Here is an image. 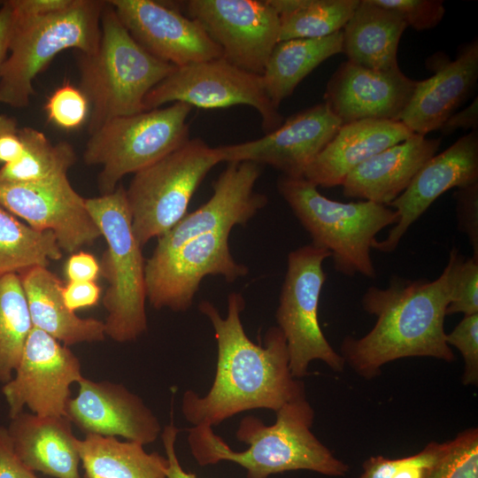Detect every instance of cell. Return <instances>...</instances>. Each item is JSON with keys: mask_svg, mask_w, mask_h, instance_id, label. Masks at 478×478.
<instances>
[{"mask_svg": "<svg viewBox=\"0 0 478 478\" xmlns=\"http://www.w3.org/2000/svg\"><path fill=\"white\" fill-rule=\"evenodd\" d=\"M66 417L85 435L121 436L143 445L151 443L162 428L154 412L123 384L82 377Z\"/></svg>", "mask_w": 478, "mask_h": 478, "instance_id": "cell-19", "label": "cell"}, {"mask_svg": "<svg viewBox=\"0 0 478 478\" xmlns=\"http://www.w3.org/2000/svg\"><path fill=\"white\" fill-rule=\"evenodd\" d=\"M83 377L78 357L32 328L13 377L2 387L10 419L27 407L39 416H66L71 385Z\"/></svg>", "mask_w": 478, "mask_h": 478, "instance_id": "cell-14", "label": "cell"}, {"mask_svg": "<svg viewBox=\"0 0 478 478\" xmlns=\"http://www.w3.org/2000/svg\"><path fill=\"white\" fill-rule=\"evenodd\" d=\"M478 127V97L475 96L473 102L459 112L452 113L440 127L438 130L443 135H448L455 132L458 128L472 129L477 131Z\"/></svg>", "mask_w": 478, "mask_h": 478, "instance_id": "cell-47", "label": "cell"}, {"mask_svg": "<svg viewBox=\"0 0 478 478\" xmlns=\"http://www.w3.org/2000/svg\"><path fill=\"white\" fill-rule=\"evenodd\" d=\"M437 54L429 60L434 74L416 81L399 121L412 133L426 136L438 130L470 95L478 78V40L461 46L457 58Z\"/></svg>", "mask_w": 478, "mask_h": 478, "instance_id": "cell-22", "label": "cell"}, {"mask_svg": "<svg viewBox=\"0 0 478 478\" xmlns=\"http://www.w3.org/2000/svg\"><path fill=\"white\" fill-rule=\"evenodd\" d=\"M330 252L312 243L289 253L275 318L287 343L292 376L308 374L312 361L321 360L342 372L345 362L325 337L319 322V302L327 274L322 264Z\"/></svg>", "mask_w": 478, "mask_h": 478, "instance_id": "cell-10", "label": "cell"}, {"mask_svg": "<svg viewBox=\"0 0 478 478\" xmlns=\"http://www.w3.org/2000/svg\"><path fill=\"white\" fill-rule=\"evenodd\" d=\"M261 173L252 162H232L213 182L212 197L158 238L152 255L158 257L203 235L228 231L245 225L267 204L265 195L254 190Z\"/></svg>", "mask_w": 478, "mask_h": 478, "instance_id": "cell-18", "label": "cell"}, {"mask_svg": "<svg viewBox=\"0 0 478 478\" xmlns=\"http://www.w3.org/2000/svg\"><path fill=\"white\" fill-rule=\"evenodd\" d=\"M167 103L204 109L248 105L259 114L266 134L284 121L266 93L262 76L243 70L222 57L176 66L147 94L143 104L148 111Z\"/></svg>", "mask_w": 478, "mask_h": 478, "instance_id": "cell-11", "label": "cell"}, {"mask_svg": "<svg viewBox=\"0 0 478 478\" xmlns=\"http://www.w3.org/2000/svg\"><path fill=\"white\" fill-rule=\"evenodd\" d=\"M19 279L33 328L66 346L104 340V322L81 318L70 311L63 300V282L47 267L31 268L20 274Z\"/></svg>", "mask_w": 478, "mask_h": 478, "instance_id": "cell-26", "label": "cell"}, {"mask_svg": "<svg viewBox=\"0 0 478 478\" xmlns=\"http://www.w3.org/2000/svg\"><path fill=\"white\" fill-rule=\"evenodd\" d=\"M277 188L311 235L312 243L330 252L339 274L376 276L372 244L381 230L397 222L395 209L365 200L343 203L329 199L303 177L281 175Z\"/></svg>", "mask_w": 478, "mask_h": 478, "instance_id": "cell-5", "label": "cell"}, {"mask_svg": "<svg viewBox=\"0 0 478 478\" xmlns=\"http://www.w3.org/2000/svg\"><path fill=\"white\" fill-rule=\"evenodd\" d=\"M360 0H269L280 17L279 42L343 30Z\"/></svg>", "mask_w": 478, "mask_h": 478, "instance_id": "cell-31", "label": "cell"}, {"mask_svg": "<svg viewBox=\"0 0 478 478\" xmlns=\"http://www.w3.org/2000/svg\"><path fill=\"white\" fill-rule=\"evenodd\" d=\"M179 432V428L171 421L164 427L160 434L168 461L166 478H197L194 473L185 471L180 464L175 449Z\"/></svg>", "mask_w": 478, "mask_h": 478, "instance_id": "cell-45", "label": "cell"}, {"mask_svg": "<svg viewBox=\"0 0 478 478\" xmlns=\"http://www.w3.org/2000/svg\"><path fill=\"white\" fill-rule=\"evenodd\" d=\"M104 4L105 1L73 0L68 8L44 16H27L12 9L8 54L0 68V104L27 106L34 95L35 78L61 51L95 52Z\"/></svg>", "mask_w": 478, "mask_h": 478, "instance_id": "cell-6", "label": "cell"}, {"mask_svg": "<svg viewBox=\"0 0 478 478\" xmlns=\"http://www.w3.org/2000/svg\"><path fill=\"white\" fill-rule=\"evenodd\" d=\"M447 266L450 268L451 300L446 315L478 313V258H466L453 247Z\"/></svg>", "mask_w": 478, "mask_h": 478, "instance_id": "cell-35", "label": "cell"}, {"mask_svg": "<svg viewBox=\"0 0 478 478\" xmlns=\"http://www.w3.org/2000/svg\"><path fill=\"white\" fill-rule=\"evenodd\" d=\"M219 163L216 148L194 138L134 174L126 194L133 231L142 248L186 216L195 191Z\"/></svg>", "mask_w": 478, "mask_h": 478, "instance_id": "cell-9", "label": "cell"}, {"mask_svg": "<svg viewBox=\"0 0 478 478\" xmlns=\"http://www.w3.org/2000/svg\"><path fill=\"white\" fill-rule=\"evenodd\" d=\"M23 151L0 167V181L32 182L67 175L76 162L73 148L66 142L52 144L41 131L20 128Z\"/></svg>", "mask_w": 478, "mask_h": 478, "instance_id": "cell-32", "label": "cell"}, {"mask_svg": "<svg viewBox=\"0 0 478 478\" xmlns=\"http://www.w3.org/2000/svg\"><path fill=\"white\" fill-rule=\"evenodd\" d=\"M144 445L113 436L85 435L77 439L83 478H166L168 461Z\"/></svg>", "mask_w": 478, "mask_h": 478, "instance_id": "cell-29", "label": "cell"}, {"mask_svg": "<svg viewBox=\"0 0 478 478\" xmlns=\"http://www.w3.org/2000/svg\"><path fill=\"white\" fill-rule=\"evenodd\" d=\"M63 300L67 308L77 310L95 306L101 297V288L96 281H68L62 289Z\"/></svg>", "mask_w": 478, "mask_h": 478, "instance_id": "cell-41", "label": "cell"}, {"mask_svg": "<svg viewBox=\"0 0 478 478\" xmlns=\"http://www.w3.org/2000/svg\"><path fill=\"white\" fill-rule=\"evenodd\" d=\"M131 36L149 53L175 66L222 57L202 26L168 4L110 0Z\"/></svg>", "mask_w": 478, "mask_h": 478, "instance_id": "cell-17", "label": "cell"}, {"mask_svg": "<svg viewBox=\"0 0 478 478\" xmlns=\"http://www.w3.org/2000/svg\"><path fill=\"white\" fill-rule=\"evenodd\" d=\"M454 198L458 227L469 241L472 257L478 258V182L457 189Z\"/></svg>", "mask_w": 478, "mask_h": 478, "instance_id": "cell-39", "label": "cell"}, {"mask_svg": "<svg viewBox=\"0 0 478 478\" xmlns=\"http://www.w3.org/2000/svg\"><path fill=\"white\" fill-rule=\"evenodd\" d=\"M13 22L11 4L4 1L0 7V68L8 54L9 41Z\"/></svg>", "mask_w": 478, "mask_h": 478, "instance_id": "cell-49", "label": "cell"}, {"mask_svg": "<svg viewBox=\"0 0 478 478\" xmlns=\"http://www.w3.org/2000/svg\"><path fill=\"white\" fill-rule=\"evenodd\" d=\"M191 109L173 103L112 119L90 134L83 158L87 165L102 167L101 195L113 192L124 176L148 167L186 143Z\"/></svg>", "mask_w": 478, "mask_h": 478, "instance_id": "cell-8", "label": "cell"}, {"mask_svg": "<svg viewBox=\"0 0 478 478\" xmlns=\"http://www.w3.org/2000/svg\"><path fill=\"white\" fill-rule=\"evenodd\" d=\"M426 478H478V429L459 432L443 443Z\"/></svg>", "mask_w": 478, "mask_h": 478, "instance_id": "cell-34", "label": "cell"}, {"mask_svg": "<svg viewBox=\"0 0 478 478\" xmlns=\"http://www.w3.org/2000/svg\"><path fill=\"white\" fill-rule=\"evenodd\" d=\"M313 420L314 410L305 395L283 405L272 425L253 415L243 418L235 436L248 445L244 451L232 450L209 425L189 428L187 440L199 466L233 462L246 471L247 478H268L297 470L333 477L345 475L348 465L314 436Z\"/></svg>", "mask_w": 478, "mask_h": 478, "instance_id": "cell-3", "label": "cell"}, {"mask_svg": "<svg viewBox=\"0 0 478 478\" xmlns=\"http://www.w3.org/2000/svg\"><path fill=\"white\" fill-rule=\"evenodd\" d=\"M443 446V443L431 442L418 453L398 459L391 478H426Z\"/></svg>", "mask_w": 478, "mask_h": 478, "instance_id": "cell-40", "label": "cell"}, {"mask_svg": "<svg viewBox=\"0 0 478 478\" xmlns=\"http://www.w3.org/2000/svg\"><path fill=\"white\" fill-rule=\"evenodd\" d=\"M449 346L458 349L464 358L462 382L478 383V313L464 315L458 325L445 336Z\"/></svg>", "mask_w": 478, "mask_h": 478, "instance_id": "cell-37", "label": "cell"}, {"mask_svg": "<svg viewBox=\"0 0 478 478\" xmlns=\"http://www.w3.org/2000/svg\"><path fill=\"white\" fill-rule=\"evenodd\" d=\"M19 275L0 277V382L14 375L23 348L32 329Z\"/></svg>", "mask_w": 478, "mask_h": 478, "instance_id": "cell-33", "label": "cell"}, {"mask_svg": "<svg viewBox=\"0 0 478 478\" xmlns=\"http://www.w3.org/2000/svg\"><path fill=\"white\" fill-rule=\"evenodd\" d=\"M398 459L383 456H373L363 464V472L359 478H391Z\"/></svg>", "mask_w": 478, "mask_h": 478, "instance_id": "cell-48", "label": "cell"}, {"mask_svg": "<svg viewBox=\"0 0 478 478\" xmlns=\"http://www.w3.org/2000/svg\"><path fill=\"white\" fill-rule=\"evenodd\" d=\"M87 209L107 243L100 273L108 287L103 297L105 335L118 343L138 339L148 329L142 247L132 227L126 189L86 199Z\"/></svg>", "mask_w": 478, "mask_h": 478, "instance_id": "cell-7", "label": "cell"}, {"mask_svg": "<svg viewBox=\"0 0 478 478\" xmlns=\"http://www.w3.org/2000/svg\"><path fill=\"white\" fill-rule=\"evenodd\" d=\"M13 11L27 16H44L68 8L73 0H9Z\"/></svg>", "mask_w": 478, "mask_h": 478, "instance_id": "cell-46", "label": "cell"}, {"mask_svg": "<svg viewBox=\"0 0 478 478\" xmlns=\"http://www.w3.org/2000/svg\"><path fill=\"white\" fill-rule=\"evenodd\" d=\"M450 300L447 265L433 281L393 276L384 289L368 287L361 305L376 320L364 336L344 337L340 354L345 364L359 376L373 379L385 364L403 358L430 357L453 362L456 357L444 331Z\"/></svg>", "mask_w": 478, "mask_h": 478, "instance_id": "cell-2", "label": "cell"}, {"mask_svg": "<svg viewBox=\"0 0 478 478\" xmlns=\"http://www.w3.org/2000/svg\"><path fill=\"white\" fill-rule=\"evenodd\" d=\"M407 27L401 15L374 0L359 1L343 29V53L357 66L378 71L398 66L397 48Z\"/></svg>", "mask_w": 478, "mask_h": 478, "instance_id": "cell-27", "label": "cell"}, {"mask_svg": "<svg viewBox=\"0 0 478 478\" xmlns=\"http://www.w3.org/2000/svg\"><path fill=\"white\" fill-rule=\"evenodd\" d=\"M415 85L416 81L399 67L378 71L347 60L328 80L324 103L342 125L365 120H398Z\"/></svg>", "mask_w": 478, "mask_h": 478, "instance_id": "cell-21", "label": "cell"}, {"mask_svg": "<svg viewBox=\"0 0 478 478\" xmlns=\"http://www.w3.org/2000/svg\"><path fill=\"white\" fill-rule=\"evenodd\" d=\"M23 151L20 128L14 118L0 114V165L17 159Z\"/></svg>", "mask_w": 478, "mask_h": 478, "instance_id": "cell-43", "label": "cell"}, {"mask_svg": "<svg viewBox=\"0 0 478 478\" xmlns=\"http://www.w3.org/2000/svg\"><path fill=\"white\" fill-rule=\"evenodd\" d=\"M397 12L405 24L417 31L430 29L443 19L445 8L441 0H374Z\"/></svg>", "mask_w": 478, "mask_h": 478, "instance_id": "cell-38", "label": "cell"}, {"mask_svg": "<svg viewBox=\"0 0 478 478\" xmlns=\"http://www.w3.org/2000/svg\"><path fill=\"white\" fill-rule=\"evenodd\" d=\"M245 307L243 296L231 293L227 314L221 317L209 301L199 311L212 325L217 342L213 382L201 397L192 389L181 397V412L192 426L214 427L245 411L277 412L283 405L305 395V384L292 376L284 335L275 326L265 334L264 345L253 343L241 320Z\"/></svg>", "mask_w": 478, "mask_h": 478, "instance_id": "cell-1", "label": "cell"}, {"mask_svg": "<svg viewBox=\"0 0 478 478\" xmlns=\"http://www.w3.org/2000/svg\"><path fill=\"white\" fill-rule=\"evenodd\" d=\"M45 112L54 125L63 129H74L89 118V104L79 88L66 82L48 98Z\"/></svg>", "mask_w": 478, "mask_h": 478, "instance_id": "cell-36", "label": "cell"}, {"mask_svg": "<svg viewBox=\"0 0 478 478\" xmlns=\"http://www.w3.org/2000/svg\"><path fill=\"white\" fill-rule=\"evenodd\" d=\"M440 139L412 134L354 168L343 181V193L389 205L409 186L420 167L438 150Z\"/></svg>", "mask_w": 478, "mask_h": 478, "instance_id": "cell-23", "label": "cell"}, {"mask_svg": "<svg viewBox=\"0 0 478 478\" xmlns=\"http://www.w3.org/2000/svg\"><path fill=\"white\" fill-rule=\"evenodd\" d=\"M0 478H41L15 454L7 428L0 426Z\"/></svg>", "mask_w": 478, "mask_h": 478, "instance_id": "cell-42", "label": "cell"}, {"mask_svg": "<svg viewBox=\"0 0 478 478\" xmlns=\"http://www.w3.org/2000/svg\"><path fill=\"white\" fill-rule=\"evenodd\" d=\"M341 127L340 120L323 103L289 117L260 138L216 150L220 162L269 165L282 175L300 178Z\"/></svg>", "mask_w": 478, "mask_h": 478, "instance_id": "cell-16", "label": "cell"}, {"mask_svg": "<svg viewBox=\"0 0 478 478\" xmlns=\"http://www.w3.org/2000/svg\"><path fill=\"white\" fill-rule=\"evenodd\" d=\"M478 182V135L471 131L443 152L430 158L417 172L406 189L388 206L398 220L382 241L372 249L395 251L408 228L447 190Z\"/></svg>", "mask_w": 478, "mask_h": 478, "instance_id": "cell-20", "label": "cell"}, {"mask_svg": "<svg viewBox=\"0 0 478 478\" xmlns=\"http://www.w3.org/2000/svg\"><path fill=\"white\" fill-rule=\"evenodd\" d=\"M72 425L66 416L23 411L6 428L15 454L32 471L54 478H83Z\"/></svg>", "mask_w": 478, "mask_h": 478, "instance_id": "cell-25", "label": "cell"}, {"mask_svg": "<svg viewBox=\"0 0 478 478\" xmlns=\"http://www.w3.org/2000/svg\"><path fill=\"white\" fill-rule=\"evenodd\" d=\"M228 231L193 238L162 256H150L144 266L146 297L155 309L188 310L201 281L207 275H221L235 281L248 274L236 262L228 246Z\"/></svg>", "mask_w": 478, "mask_h": 478, "instance_id": "cell-13", "label": "cell"}, {"mask_svg": "<svg viewBox=\"0 0 478 478\" xmlns=\"http://www.w3.org/2000/svg\"><path fill=\"white\" fill-rule=\"evenodd\" d=\"M343 53V30L320 38L278 42L261 74L266 93L279 109L297 86L328 58Z\"/></svg>", "mask_w": 478, "mask_h": 478, "instance_id": "cell-28", "label": "cell"}, {"mask_svg": "<svg viewBox=\"0 0 478 478\" xmlns=\"http://www.w3.org/2000/svg\"><path fill=\"white\" fill-rule=\"evenodd\" d=\"M80 89L89 104V135L106 121L145 111L147 94L166 78L175 66L144 50L105 1L96 50L78 58Z\"/></svg>", "mask_w": 478, "mask_h": 478, "instance_id": "cell-4", "label": "cell"}, {"mask_svg": "<svg viewBox=\"0 0 478 478\" xmlns=\"http://www.w3.org/2000/svg\"><path fill=\"white\" fill-rule=\"evenodd\" d=\"M412 134L399 120H365L342 125L303 178L317 187L342 186L361 163Z\"/></svg>", "mask_w": 478, "mask_h": 478, "instance_id": "cell-24", "label": "cell"}, {"mask_svg": "<svg viewBox=\"0 0 478 478\" xmlns=\"http://www.w3.org/2000/svg\"><path fill=\"white\" fill-rule=\"evenodd\" d=\"M62 256L53 232L36 230L0 205V277L47 267Z\"/></svg>", "mask_w": 478, "mask_h": 478, "instance_id": "cell-30", "label": "cell"}, {"mask_svg": "<svg viewBox=\"0 0 478 478\" xmlns=\"http://www.w3.org/2000/svg\"><path fill=\"white\" fill-rule=\"evenodd\" d=\"M0 205L39 231H51L65 252L93 244L101 233L67 175L32 182L0 181Z\"/></svg>", "mask_w": 478, "mask_h": 478, "instance_id": "cell-15", "label": "cell"}, {"mask_svg": "<svg viewBox=\"0 0 478 478\" xmlns=\"http://www.w3.org/2000/svg\"><path fill=\"white\" fill-rule=\"evenodd\" d=\"M65 274L68 281H96L100 274V264L92 254L79 251L67 258Z\"/></svg>", "mask_w": 478, "mask_h": 478, "instance_id": "cell-44", "label": "cell"}, {"mask_svg": "<svg viewBox=\"0 0 478 478\" xmlns=\"http://www.w3.org/2000/svg\"><path fill=\"white\" fill-rule=\"evenodd\" d=\"M219 46L222 58L262 74L279 42L280 17L269 0H189L178 4Z\"/></svg>", "mask_w": 478, "mask_h": 478, "instance_id": "cell-12", "label": "cell"}]
</instances>
